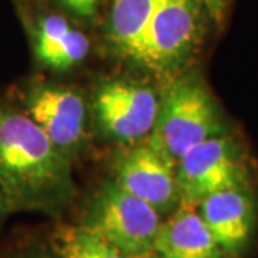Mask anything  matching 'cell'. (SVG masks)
Here are the masks:
<instances>
[{
  "label": "cell",
  "instance_id": "3957f363",
  "mask_svg": "<svg viewBox=\"0 0 258 258\" xmlns=\"http://www.w3.org/2000/svg\"><path fill=\"white\" fill-rule=\"evenodd\" d=\"M161 214L122 188L115 179L102 182L86 205L82 225L131 258L154 252Z\"/></svg>",
  "mask_w": 258,
  "mask_h": 258
},
{
  "label": "cell",
  "instance_id": "8992f818",
  "mask_svg": "<svg viewBox=\"0 0 258 258\" xmlns=\"http://www.w3.org/2000/svg\"><path fill=\"white\" fill-rule=\"evenodd\" d=\"M181 204H197L212 194L249 188V169L240 144L224 134L189 149L175 165Z\"/></svg>",
  "mask_w": 258,
  "mask_h": 258
},
{
  "label": "cell",
  "instance_id": "30bf717a",
  "mask_svg": "<svg viewBox=\"0 0 258 258\" xmlns=\"http://www.w3.org/2000/svg\"><path fill=\"white\" fill-rule=\"evenodd\" d=\"M197 211L227 257L237 258L247 248L257 224V204L249 188L208 195L197 204Z\"/></svg>",
  "mask_w": 258,
  "mask_h": 258
},
{
  "label": "cell",
  "instance_id": "9a60e30c",
  "mask_svg": "<svg viewBox=\"0 0 258 258\" xmlns=\"http://www.w3.org/2000/svg\"><path fill=\"white\" fill-rule=\"evenodd\" d=\"M5 258H59L49 245H40V244H29L19 247L15 251L9 252Z\"/></svg>",
  "mask_w": 258,
  "mask_h": 258
},
{
  "label": "cell",
  "instance_id": "ac0fdd59",
  "mask_svg": "<svg viewBox=\"0 0 258 258\" xmlns=\"http://www.w3.org/2000/svg\"><path fill=\"white\" fill-rule=\"evenodd\" d=\"M16 8H20V6H25V5H29V3H33V2H37V0H12Z\"/></svg>",
  "mask_w": 258,
  "mask_h": 258
},
{
  "label": "cell",
  "instance_id": "277c9868",
  "mask_svg": "<svg viewBox=\"0 0 258 258\" xmlns=\"http://www.w3.org/2000/svg\"><path fill=\"white\" fill-rule=\"evenodd\" d=\"M207 18L201 0H158L137 63L159 75L178 72L201 43Z\"/></svg>",
  "mask_w": 258,
  "mask_h": 258
},
{
  "label": "cell",
  "instance_id": "e0dca14e",
  "mask_svg": "<svg viewBox=\"0 0 258 258\" xmlns=\"http://www.w3.org/2000/svg\"><path fill=\"white\" fill-rule=\"evenodd\" d=\"M10 214H12V211H10L9 204H8L5 195H3L2 189H0V225H2V222L9 217Z\"/></svg>",
  "mask_w": 258,
  "mask_h": 258
},
{
  "label": "cell",
  "instance_id": "5b68a950",
  "mask_svg": "<svg viewBox=\"0 0 258 258\" xmlns=\"http://www.w3.org/2000/svg\"><path fill=\"white\" fill-rule=\"evenodd\" d=\"M8 96L66 157H76L85 137L86 106L75 89L33 75L20 81Z\"/></svg>",
  "mask_w": 258,
  "mask_h": 258
},
{
  "label": "cell",
  "instance_id": "2e32d148",
  "mask_svg": "<svg viewBox=\"0 0 258 258\" xmlns=\"http://www.w3.org/2000/svg\"><path fill=\"white\" fill-rule=\"evenodd\" d=\"M201 2L210 19L215 23H221L224 20L231 3V0H201Z\"/></svg>",
  "mask_w": 258,
  "mask_h": 258
},
{
  "label": "cell",
  "instance_id": "8fae6325",
  "mask_svg": "<svg viewBox=\"0 0 258 258\" xmlns=\"http://www.w3.org/2000/svg\"><path fill=\"white\" fill-rule=\"evenodd\" d=\"M152 254L157 258H228L197 208L184 204L161 224Z\"/></svg>",
  "mask_w": 258,
  "mask_h": 258
},
{
  "label": "cell",
  "instance_id": "6da1fadb",
  "mask_svg": "<svg viewBox=\"0 0 258 258\" xmlns=\"http://www.w3.org/2000/svg\"><path fill=\"white\" fill-rule=\"evenodd\" d=\"M0 189L12 214L59 217L76 197L72 159L9 96L0 95Z\"/></svg>",
  "mask_w": 258,
  "mask_h": 258
},
{
  "label": "cell",
  "instance_id": "4fadbf2b",
  "mask_svg": "<svg viewBox=\"0 0 258 258\" xmlns=\"http://www.w3.org/2000/svg\"><path fill=\"white\" fill-rule=\"evenodd\" d=\"M59 258H131L85 225H59L47 238Z\"/></svg>",
  "mask_w": 258,
  "mask_h": 258
},
{
  "label": "cell",
  "instance_id": "5bb4252c",
  "mask_svg": "<svg viewBox=\"0 0 258 258\" xmlns=\"http://www.w3.org/2000/svg\"><path fill=\"white\" fill-rule=\"evenodd\" d=\"M47 5L53 6L56 9L69 13L72 16L92 20L96 13L101 0H43Z\"/></svg>",
  "mask_w": 258,
  "mask_h": 258
},
{
  "label": "cell",
  "instance_id": "52a82bcc",
  "mask_svg": "<svg viewBox=\"0 0 258 258\" xmlns=\"http://www.w3.org/2000/svg\"><path fill=\"white\" fill-rule=\"evenodd\" d=\"M28 33L33 63L39 71L62 74L89 55V37L62 10L37 0L18 8Z\"/></svg>",
  "mask_w": 258,
  "mask_h": 258
},
{
  "label": "cell",
  "instance_id": "7a4b0ae2",
  "mask_svg": "<svg viewBox=\"0 0 258 258\" xmlns=\"http://www.w3.org/2000/svg\"><path fill=\"white\" fill-rule=\"evenodd\" d=\"M227 134L218 105L197 72L176 75L159 98L148 144L174 165L189 149Z\"/></svg>",
  "mask_w": 258,
  "mask_h": 258
},
{
  "label": "cell",
  "instance_id": "ba28073f",
  "mask_svg": "<svg viewBox=\"0 0 258 258\" xmlns=\"http://www.w3.org/2000/svg\"><path fill=\"white\" fill-rule=\"evenodd\" d=\"M159 98L145 83L112 79L98 88L93 112L98 125L113 141L135 142L149 137L155 126Z\"/></svg>",
  "mask_w": 258,
  "mask_h": 258
},
{
  "label": "cell",
  "instance_id": "d6986e66",
  "mask_svg": "<svg viewBox=\"0 0 258 258\" xmlns=\"http://www.w3.org/2000/svg\"><path fill=\"white\" fill-rule=\"evenodd\" d=\"M144 258H157L154 254H151V255H148V257H144Z\"/></svg>",
  "mask_w": 258,
  "mask_h": 258
},
{
  "label": "cell",
  "instance_id": "7c38bea8",
  "mask_svg": "<svg viewBox=\"0 0 258 258\" xmlns=\"http://www.w3.org/2000/svg\"><path fill=\"white\" fill-rule=\"evenodd\" d=\"M158 0H113L106 35L112 49L122 57L138 60L148 26Z\"/></svg>",
  "mask_w": 258,
  "mask_h": 258
},
{
  "label": "cell",
  "instance_id": "9c48e42d",
  "mask_svg": "<svg viewBox=\"0 0 258 258\" xmlns=\"http://www.w3.org/2000/svg\"><path fill=\"white\" fill-rule=\"evenodd\" d=\"M113 179L161 215L172 214L181 205L175 165L148 142L116 159Z\"/></svg>",
  "mask_w": 258,
  "mask_h": 258
}]
</instances>
